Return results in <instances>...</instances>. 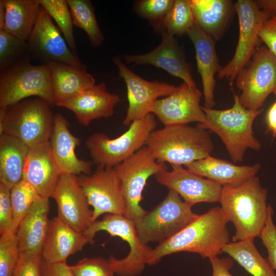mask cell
<instances>
[{
  "instance_id": "cell-1",
  "label": "cell",
  "mask_w": 276,
  "mask_h": 276,
  "mask_svg": "<svg viewBox=\"0 0 276 276\" xmlns=\"http://www.w3.org/2000/svg\"><path fill=\"white\" fill-rule=\"evenodd\" d=\"M228 222L219 206L198 215L174 236L152 248L147 265L156 264L164 257L181 251L197 254L209 259L217 257L230 242Z\"/></svg>"
},
{
  "instance_id": "cell-2",
  "label": "cell",
  "mask_w": 276,
  "mask_h": 276,
  "mask_svg": "<svg viewBox=\"0 0 276 276\" xmlns=\"http://www.w3.org/2000/svg\"><path fill=\"white\" fill-rule=\"evenodd\" d=\"M267 190L255 176L236 187H223L219 202L235 228L233 242L260 237L268 214Z\"/></svg>"
},
{
  "instance_id": "cell-3",
  "label": "cell",
  "mask_w": 276,
  "mask_h": 276,
  "mask_svg": "<svg viewBox=\"0 0 276 276\" xmlns=\"http://www.w3.org/2000/svg\"><path fill=\"white\" fill-rule=\"evenodd\" d=\"M145 146L157 161L185 166L210 155L214 149L207 130L188 124L165 125L155 129Z\"/></svg>"
},
{
  "instance_id": "cell-4",
  "label": "cell",
  "mask_w": 276,
  "mask_h": 276,
  "mask_svg": "<svg viewBox=\"0 0 276 276\" xmlns=\"http://www.w3.org/2000/svg\"><path fill=\"white\" fill-rule=\"evenodd\" d=\"M233 106L224 110L202 107L206 120L198 126L215 133L221 139L234 163L242 162L248 149L256 151L261 148L255 137L253 123L263 111L261 108L253 110L246 108L240 103L239 95L234 94Z\"/></svg>"
},
{
  "instance_id": "cell-5",
  "label": "cell",
  "mask_w": 276,
  "mask_h": 276,
  "mask_svg": "<svg viewBox=\"0 0 276 276\" xmlns=\"http://www.w3.org/2000/svg\"><path fill=\"white\" fill-rule=\"evenodd\" d=\"M50 106L45 101L35 98L0 108V135L14 136L29 148L49 141L54 117Z\"/></svg>"
},
{
  "instance_id": "cell-6",
  "label": "cell",
  "mask_w": 276,
  "mask_h": 276,
  "mask_svg": "<svg viewBox=\"0 0 276 276\" xmlns=\"http://www.w3.org/2000/svg\"><path fill=\"white\" fill-rule=\"evenodd\" d=\"M32 96L38 97L50 106L56 105L49 64L33 65L27 56L1 72L0 108H6Z\"/></svg>"
},
{
  "instance_id": "cell-7",
  "label": "cell",
  "mask_w": 276,
  "mask_h": 276,
  "mask_svg": "<svg viewBox=\"0 0 276 276\" xmlns=\"http://www.w3.org/2000/svg\"><path fill=\"white\" fill-rule=\"evenodd\" d=\"M157 126L155 116L150 113L132 122L128 130L114 139L96 132L89 136L85 146L93 163L114 167L145 146L150 133Z\"/></svg>"
},
{
  "instance_id": "cell-8",
  "label": "cell",
  "mask_w": 276,
  "mask_h": 276,
  "mask_svg": "<svg viewBox=\"0 0 276 276\" xmlns=\"http://www.w3.org/2000/svg\"><path fill=\"white\" fill-rule=\"evenodd\" d=\"M192 207L169 189L160 203L134 222L141 242L146 245L152 242L159 244L174 236L198 216Z\"/></svg>"
},
{
  "instance_id": "cell-9",
  "label": "cell",
  "mask_w": 276,
  "mask_h": 276,
  "mask_svg": "<svg viewBox=\"0 0 276 276\" xmlns=\"http://www.w3.org/2000/svg\"><path fill=\"white\" fill-rule=\"evenodd\" d=\"M99 231H105L110 236L118 237L129 246L128 254L118 259L110 257L115 273L119 276H137L147 265V259L151 248L140 241L133 221L123 215L107 214L101 220H96L83 232L90 243Z\"/></svg>"
},
{
  "instance_id": "cell-10",
  "label": "cell",
  "mask_w": 276,
  "mask_h": 276,
  "mask_svg": "<svg viewBox=\"0 0 276 276\" xmlns=\"http://www.w3.org/2000/svg\"><path fill=\"white\" fill-rule=\"evenodd\" d=\"M114 168L121 180L126 202L123 215L136 221L147 212L140 203L148 179L168 167L165 163L157 161L145 146Z\"/></svg>"
},
{
  "instance_id": "cell-11",
  "label": "cell",
  "mask_w": 276,
  "mask_h": 276,
  "mask_svg": "<svg viewBox=\"0 0 276 276\" xmlns=\"http://www.w3.org/2000/svg\"><path fill=\"white\" fill-rule=\"evenodd\" d=\"M236 79L241 104L250 110L261 109L268 96L276 91V57L265 45L258 47Z\"/></svg>"
},
{
  "instance_id": "cell-12",
  "label": "cell",
  "mask_w": 276,
  "mask_h": 276,
  "mask_svg": "<svg viewBox=\"0 0 276 276\" xmlns=\"http://www.w3.org/2000/svg\"><path fill=\"white\" fill-rule=\"evenodd\" d=\"M234 8L239 20L238 43L232 60L218 73L219 78L228 80L231 84L258 48L261 41L259 36L260 30L263 22L270 17L253 1L238 0Z\"/></svg>"
},
{
  "instance_id": "cell-13",
  "label": "cell",
  "mask_w": 276,
  "mask_h": 276,
  "mask_svg": "<svg viewBox=\"0 0 276 276\" xmlns=\"http://www.w3.org/2000/svg\"><path fill=\"white\" fill-rule=\"evenodd\" d=\"M77 179L93 207V222L104 214L124 215L125 200L114 167L98 165L92 174L77 175Z\"/></svg>"
},
{
  "instance_id": "cell-14",
  "label": "cell",
  "mask_w": 276,
  "mask_h": 276,
  "mask_svg": "<svg viewBox=\"0 0 276 276\" xmlns=\"http://www.w3.org/2000/svg\"><path fill=\"white\" fill-rule=\"evenodd\" d=\"M120 76L127 87L128 107L123 124L129 126L132 122L152 113L155 102L159 97L172 94L176 86L164 82L145 80L128 68L119 57L113 59Z\"/></svg>"
},
{
  "instance_id": "cell-15",
  "label": "cell",
  "mask_w": 276,
  "mask_h": 276,
  "mask_svg": "<svg viewBox=\"0 0 276 276\" xmlns=\"http://www.w3.org/2000/svg\"><path fill=\"white\" fill-rule=\"evenodd\" d=\"M27 42L29 53L46 63L58 62L85 68L68 47L52 18L41 6Z\"/></svg>"
},
{
  "instance_id": "cell-16",
  "label": "cell",
  "mask_w": 276,
  "mask_h": 276,
  "mask_svg": "<svg viewBox=\"0 0 276 276\" xmlns=\"http://www.w3.org/2000/svg\"><path fill=\"white\" fill-rule=\"evenodd\" d=\"M202 93L183 82L170 95L157 99L152 113L165 125L204 123L206 116L200 105Z\"/></svg>"
},
{
  "instance_id": "cell-17",
  "label": "cell",
  "mask_w": 276,
  "mask_h": 276,
  "mask_svg": "<svg viewBox=\"0 0 276 276\" xmlns=\"http://www.w3.org/2000/svg\"><path fill=\"white\" fill-rule=\"evenodd\" d=\"M171 166V170H163L154 175L158 183L176 192L192 206L201 202L219 201L222 186L204 178L181 165Z\"/></svg>"
},
{
  "instance_id": "cell-18",
  "label": "cell",
  "mask_w": 276,
  "mask_h": 276,
  "mask_svg": "<svg viewBox=\"0 0 276 276\" xmlns=\"http://www.w3.org/2000/svg\"><path fill=\"white\" fill-rule=\"evenodd\" d=\"M58 209V217L83 233L93 222V210L79 185L77 175L62 172L52 194Z\"/></svg>"
},
{
  "instance_id": "cell-19",
  "label": "cell",
  "mask_w": 276,
  "mask_h": 276,
  "mask_svg": "<svg viewBox=\"0 0 276 276\" xmlns=\"http://www.w3.org/2000/svg\"><path fill=\"white\" fill-rule=\"evenodd\" d=\"M174 36L162 32V40L158 47L144 54L125 55L127 63L152 65L179 78L190 86L196 87L190 66Z\"/></svg>"
},
{
  "instance_id": "cell-20",
  "label": "cell",
  "mask_w": 276,
  "mask_h": 276,
  "mask_svg": "<svg viewBox=\"0 0 276 276\" xmlns=\"http://www.w3.org/2000/svg\"><path fill=\"white\" fill-rule=\"evenodd\" d=\"M62 173L52 154L49 141L29 148L22 179L39 196L51 197Z\"/></svg>"
},
{
  "instance_id": "cell-21",
  "label": "cell",
  "mask_w": 276,
  "mask_h": 276,
  "mask_svg": "<svg viewBox=\"0 0 276 276\" xmlns=\"http://www.w3.org/2000/svg\"><path fill=\"white\" fill-rule=\"evenodd\" d=\"M69 124L60 113L54 117V126L49 140L53 157L62 172L75 175L91 174L93 162L79 158L75 152L81 140L74 135Z\"/></svg>"
},
{
  "instance_id": "cell-22",
  "label": "cell",
  "mask_w": 276,
  "mask_h": 276,
  "mask_svg": "<svg viewBox=\"0 0 276 276\" xmlns=\"http://www.w3.org/2000/svg\"><path fill=\"white\" fill-rule=\"evenodd\" d=\"M120 101L119 96L108 91L101 82L57 106L71 110L81 124L88 126L94 120L111 116Z\"/></svg>"
},
{
  "instance_id": "cell-23",
  "label": "cell",
  "mask_w": 276,
  "mask_h": 276,
  "mask_svg": "<svg viewBox=\"0 0 276 276\" xmlns=\"http://www.w3.org/2000/svg\"><path fill=\"white\" fill-rule=\"evenodd\" d=\"M187 34L195 50L197 70L202 83L204 107L212 108L215 104L214 99L215 75L221 68L215 49V40L196 22L188 31Z\"/></svg>"
},
{
  "instance_id": "cell-24",
  "label": "cell",
  "mask_w": 276,
  "mask_h": 276,
  "mask_svg": "<svg viewBox=\"0 0 276 276\" xmlns=\"http://www.w3.org/2000/svg\"><path fill=\"white\" fill-rule=\"evenodd\" d=\"M90 243L83 233L79 232L58 217L50 220L41 258L49 264L66 262L67 259Z\"/></svg>"
},
{
  "instance_id": "cell-25",
  "label": "cell",
  "mask_w": 276,
  "mask_h": 276,
  "mask_svg": "<svg viewBox=\"0 0 276 276\" xmlns=\"http://www.w3.org/2000/svg\"><path fill=\"white\" fill-rule=\"evenodd\" d=\"M49 199L38 196L20 222L15 233L20 252L41 256L50 222Z\"/></svg>"
},
{
  "instance_id": "cell-26",
  "label": "cell",
  "mask_w": 276,
  "mask_h": 276,
  "mask_svg": "<svg viewBox=\"0 0 276 276\" xmlns=\"http://www.w3.org/2000/svg\"><path fill=\"white\" fill-rule=\"evenodd\" d=\"M192 172L224 187H236L256 176L259 163L239 166L211 155L186 166Z\"/></svg>"
},
{
  "instance_id": "cell-27",
  "label": "cell",
  "mask_w": 276,
  "mask_h": 276,
  "mask_svg": "<svg viewBox=\"0 0 276 276\" xmlns=\"http://www.w3.org/2000/svg\"><path fill=\"white\" fill-rule=\"evenodd\" d=\"M51 80L56 105L68 101L94 86V77L85 69L50 62Z\"/></svg>"
},
{
  "instance_id": "cell-28",
  "label": "cell",
  "mask_w": 276,
  "mask_h": 276,
  "mask_svg": "<svg viewBox=\"0 0 276 276\" xmlns=\"http://www.w3.org/2000/svg\"><path fill=\"white\" fill-rule=\"evenodd\" d=\"M196 24L215 40L219 39L232 11L228 0H189Z\"/></svg>"
},
{
  "instance_id": "cell-29",
  "label": "cell",
  "mask_w": 276,
  "mask_h": 276,
  "mask_svg": "<svg viewBox=\"0 0 276 276\" xmlns=\"http://www.w3.org/2000/svg\"><path fill=\"white\" fill-rule=\"evenodd\" d=\"M29 149L14 136L0 135V182L10 189L22 179Z\"/></svg>"
},
{
  "instance_id": "cell-30",
  "label": "cell",
  "mask_w": 276,
  "mask_h": 276,
  "mask_svg": "<svg viewBox=\"0 0 276 276\" xmlns=\"http://www.w3.org/2000/svg\"><path fill=\"white\" fill-rule=\"evenodd\" d=\"M5 9L2 30L20 39L28 41L39 15L38 0H3Z\"/></svg>"
},
{
  "instance_id": "cell-31",
  "label": "cell",
  "mask_w": 276,
  "mask_h": 276,
  "mask_svg": "<svg viewBox=\"0 0 276 276\" xmlns=\"http://www.w3.org/2000/svg\"><path fill=\"white\" fill-rule=\"evenodd\" d=\"M222 251L252 276H276L274 270L258 251L252 240L230 242Z\"/></svg>"
},
{
  "instance_id": "cell-32",
  "label": "cell",
  "mask_w": 276,
  "mask_h": 276,
  "mask_svg": "<svg viewBox=\"0 0 276 276\" xmlns=\"http://www.w3.org/2000/svg\"><path fill=\"white\" fill-rule=\"evenodd\" d=\"M66 1L73 25L85 32L93 47L100 46L104 38L98 25L91 2L88 0Z\"/></svg>"
},
{
  "instance_id": "cell-33",
  "label": "cell",
  "mask_w": 276,
  "mask_h": 276,
  "mask_svg": "<svg viewBox=\"0 0 276 276\" xmlns=\"http://www.w3.org/2000/svg\"><path fill=\"white\" fill-rule=\"evenodd\" d=\"M195 22L189 0H175L163 20L161 30L181 36L187 34Z\"/></svg>"
},
{
  "instance_id": "cell-34",
  "label": "cell",
  "mask_w": 276,
  "mask_h": 276,
  "mask_svg": "<svg viewBox=\"0 0 276 276\" xmlns=\"http://www.w3.org/2000/svg\"><path fill=\"white\" fill-rule=\"evenodd\" d=\"M41 6L56 22L72 52L76 54V45L73 24L66 0H38Z\"/></svg>"
},
{
  "instance_id": "cell-35",
  "label": "cell",
  "mask_w": 276,
  "mask_h": 276,
  "mask_svg": "<svg viewBox=\"0 0 276 276\" xmlns=\"http://www.w3.org/2000/svg\"><path fill=\"white\" fill-rule=\"evenodd\" d=\"M29 53L28 44L4 30H0V72L12 66Z\"/></svg>"
},
{
  "instance_id": "cell-36",
  "label": "cell",
  "mask_w": 276,
  "mask_h": 276,
  "mask_svg": "<svg viewBox=\"0 0 276 276\" xmlns=\"http://www.w3.org/2000/svg\"><path fill=\"white\" fill-rule=\"evenodd\" d=\"M38 196L34 188L24 179L11 189L10 198L15 233L20 222Z\"/></svg>"
},
{
  "instance_id": "cell-37",
  "label": "cell",
  "mask_w": 276,
  "mask_h": 276,
  "mask_svg": "<svg viewBox=\"0 0 276 276\" xmlns=\"http://www.w3.org/2000/svg\"><path fill=\"white\" fill-rule=\"evenodd\" d=\"M173 0H142L136 2L137 13L148 20L155 30H161L163 20Z\"/></svg>"
},
{
  "instance_id": "cell-38",
  "label": "cell",
  "mask_w": 276,
  "mask_h": 276,
  "mask_svg": "<svg viewBox=\"0 0 276 276\" xmlns=\"http://www.w3.org/2000/svg\"><path fill=\"white\" fill-rule=\"evenodd\" d=\"M19 254L15 234L1 235L0 276L13 275Z\"/></svg>"
},
{
  "instance_id": "cell-39",
  "label": "cell",
  "mask_w": 276,
  "mask_h": 276,
  "mask_svg": "<svg viewBox=\"0 0 276 276\" xmlns=\"http://www.w3.org/2000/svg\"><path fill=\"white\" fill-rule=\"evenodd\" d=\"M73 276H114V268L109 260L101 257L84 258L70 266Z\"/></svg>"
},
{
  "instance_id": "cell-40",
  "label": "cell",
  "mask_w": 276,
  "mask_h": 276,
  "mask_svg": "<svg viewBox=\"0 0 276 276\" xmlns=\"http://www.w3.org/2000/svg\"><path fill=\"white\" fill-rule=\"evenodd\" d=\"M10 189L0 182V234H15Z\"/></svg>"
},
{
  "instance_id": "cell-41",
  "label": "cell",
  "mask_w": 276,
  "mask_h": 276,
  "mask_svg": "<svg viewBox=\"0 0 276 276\" xmlns=\"http://www.w3.org/2000/svg\"><path fill=\"white\" fill-rule=\"evenodd\" d=\"M273 209L269 204L267 219L259 237L267 250V260L276 271V226L273 220Z\"/></svg>"
},
{
  "instance_id": "cell-42",
  "label": "cell",
  "mask_w": 276,
  "mask_h": 276,
  "mask_svg": "<svg viewBox=\"0 0 276 276\" xmlns=\"http://www.w3.org/2000/svg\"><path fill=\"white\" fill-rule=\"evenodd\" d=\"M41 262L40 255L20 252L12 276H42Z\"/></svg>"
},
{
  "instance_id": "cell-43",
  "label": "cell",
  "mask_w": 276,
  "mask_h": 276,
  "mask_svg": "<svg viewBox=\"0 0 276 276\" xmlns=\"http://www.w3.org/2000/svg\"><path fill=\"white\" fill-rule=\"evenodd\" d=\"M262 42L276 57V16H272L263 24L259 33Z\"/></svg>"
},
{
  "instance_id": "cell-44",
  "label": "cell",
  "mask_w": 276,
  "mask_h": 276,
  "mask_svg": "<svg viewBox=\"0 0 276 276\" xmlns=\"http://www.w3.org/2000/svg\"><path fill=\"white\" fill-rule=\"evenodd\" d=\"M41 267L42 276H73L66 262L49 264L41 258Z\"/></svg>"
},
{
  "instance_id": "cell-45",
  "label": "cell",
  "mask_w": 276,
  "mask_h": 276,
  "mask_svg": "<svg viewBox=\"0 0 276 276\" xmlns=\"http://www.w3.org/2000/svg\"><path fill=\"white\" fill-rule=\"evenodd\" d=\"M209 260L212 267V276H233L230 272L234 265L233 259L219 258L217 256Z\"/></svg>"
},
{
  "instance_id": "cell-46",
  "label": "cell",
  "mask_w": 276,
  "mask_h": 276,
  "mask_svg": "<svg viewBox=\"0 0 276 276\" xmlns=\"http://www.w3.org/2000/svg\"><path fill=\"white\" fill-rule=\"evenodd\" d=\"M274 94L275 100L268 109L265 116L267 130L272 133L273 137L276 136V91Z\"/></svg>"
},
{
  "instance_id": "cell-47",
  "label": "cell",
  "mask_w": 276,
  "mask_h": 276,
  "mask_svg": "<svg viewBox=\"0 0 276 276\" xmlns=\"http://www.w3.org/2000/svg\"><path fill=\"white\" fill-rule=\"evenodd\" d=\"M256 2L259 8L269 17L276 16V0H261Z\"/></svg>"
},
{
  "instance_id": "cell-48",
  "label": "cell",
  "mask_w": 276,
  "mask_h": 276,
  "mask_svg": "<svg viewBox=\"0 0 276 276\" xmlns=\"http://www.w3.org/2000/svg\"><path fill=\"white\" fill-rule=\"evenodd\" d=\"M5 17V9L3 0L0 1V30L3 29Z\"/></svg>"
}]
</instances>
